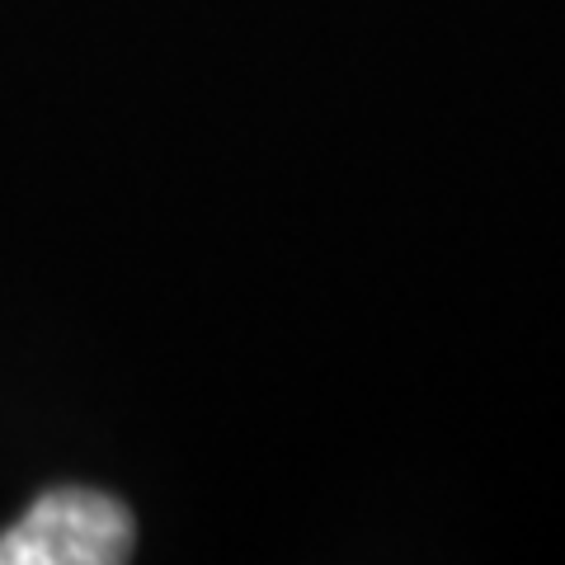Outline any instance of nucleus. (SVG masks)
I'll list each match as a JSON object with an SVG mask.
<instances>
[{
  "label": "nucleus",
  "mask_w": 565,
  "mask_h": 565,
  "mask_svg": "<svg viewBox=\"0 0 565 565\" xmlns=\"http://www.w3.org/2000/svg\"><path fill=\"white\" fill-rule=\"evenodd\" d=\"M132 542L137 523L122 500L95 486H57L0 533V565H118Z\"/></svg>",
  "instance_id": "nucleus-1"
}]
</instances>
